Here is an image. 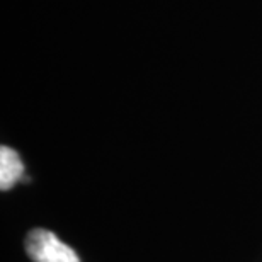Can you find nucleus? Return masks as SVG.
I'll return each instance as SVG.
<instances>
[{
	"instance_id": "f03ea898",
	"label": "nucleus",
	"mask_w": 262,
	"mask_h": 262,
	"mask_svg": "<svg viewBox=\"0 0 262 262\" xmlns=\"http://www.w3.org/2000/svg\"><path fill=\"white\" fill-rule=\"evenodd\" d=\"M24 174V165L17 151L10 146L0 148V189L9 191L20 181Z\"/></svg>"
},
{
	"instance_id": "f257e3e1",
	"label": "nucleus",
	"mask_w": 262,
	"mask_h": 262,
	"mask_svg": "<svg viewBox=\"0 0 262 262\" xmlns=\"http://www.w3.org/2000/svg\"><path fill=\"white\" fill-rule=\"evenodd\" d=\"M24 245L33 262H80L75 250L61 242L50 230H31Z\"/></svg>"
}]
</instances>
